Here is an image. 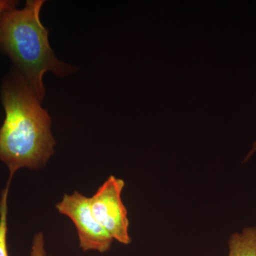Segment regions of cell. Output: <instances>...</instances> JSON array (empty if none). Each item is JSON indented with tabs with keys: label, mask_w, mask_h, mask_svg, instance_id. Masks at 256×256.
<instances>
[{
	"label": "cell",
	"mask_w": 256,
	"mask_h": 256,
	"mask_svg": "<svg viewBox=\"0 0 256 256\" xmlns=\"http://www.w3.org/2000/svg\"><path fill=\"white\" fill-rule=\"evenodd\" d=\"M5 119L0 127V161L9 180L18 170H40L54 152L52 118L20 72L5 79L2 89Z\"/></svg>",
	"instance_id": "cell-1"
},
{
	"label": "cell",
	"mask_w": 256,
	"mask_h": 256,
	"mask_svg": "<svg viewBox=\"0 0 256 256\" xmlns=\"http://www.w3.org/2000/svg\"><path fill=\"white\" fill-rule=\"evenodd\" d=\"M44 0H28L22 10L12 8L0 18V48L18 66L40 102L45 96L43 77L53 72L66 76L74 67L56 57L48 42V31L40 20Z\"/></svg>",
	"instance_id": "cell-2"
},
{
	"label": "cell",
	"mask_w": 256,
	"mask_h": 256,
	"mask_svg": "<svg viewBox=\"0 0 256 256\" xmlns=\"http://www.w3.org/2000/svg\"><path fill=\"white\" fill-rule=\"evenodd\" d=\"M126 182L111 175L90 198L92 213L96 220L114 240L124 245L132 242L129 234L128 210L122 200Z\"/></svg>",
	"instance_id": "cell-3"
},
{
	"label": "cell",
	"mask_w": 256,
	"mask_h": 256,
	"mask_svg": "<svg viewBox=\"0 0 256 256\" xmlns=\"http://www.w3.org/2000/svg\"><path fill=\"white\" fill-rule=\"evenodd\" d=\"M57 212L68 217L76 228L79 247L84 252L94 250L104 254L108 252L114 242L92 214L90 198L75 191L65 194L56 205Z\"/></svg>",
	"instance_id": "cell-4"
},
{
	"label": "cell",
	"mask_w": 256,
	"mask_h": 256,
	"mask_svg": "<svg viewBox=\"0 0 256 256\" xmlns=\"http://www.w3.org/2000/svg\"><path fill=\"white\" fill-rule=\"evenodd\" d=\"M228 244V256H256V226L232 234Z\"/></svg>",
	"instance_id": "cell-5"
},
{
	"label": "cell",
	"mask_w": 256,
	"mask_h": 256,
	"mask_svg": "<svg viewBox=\"0 0 256 256\" xmlns=\"http://www.w3.org/2000/svg\"><path fill=\"white\" fill-rule=\"evenodd\" d=\"M10 183L11 181L8 180L0 196V256H10L8 246V201Z\"/></svg>",
	"instance_id": "cell-6"
},
{
	"label": "cell",
	"mask_w": 256,
	"mask_h": 256,
	"mask_svg": "<svg viewBox=\"0 0 256 256\" xmlns=\"http://www.w3.org/2000/svg\"><path fill=\"white\" fill-rule=\"evenodd\" d=\"M30 256H47L43 232H38L34 236Z\"/></svg>",
	"instance_id": "cell-7"
},
{
	"label": "cell",
	"mask_w": 256,
	"mask_h": 256,
	"mask_svg": "<svg viewBox=\"0 0 256 256\" xmlns=\"http://www.w3.org/2000/svg\"><path fill=\"white\" fill-rule=\"evenodd\" d=\"M16 2L10 0H0V18L6 10L16 8Z\"/></svg>",
	"instance_id": "cell-8"
},
{
	"label": "cell",
	"mask_w": 256,
	"mask_h": 256,
	"mask_svg": "<svg viewBox=\"0 0 256 256\" xmlns=\"http://www.w3.org/2000/svg\"><path fill=\"white\" fill-rule=\"evenodd\" d=\"M256 152V138L255 140V141H254V143H252V149L250 150V151L248 152V153L247 156H246V158H244V161H242V162L246 163L250 159V158H252V156H254V154Z\"/></svg>",
	"instance_id": "cell-9"
}]
</instances>
